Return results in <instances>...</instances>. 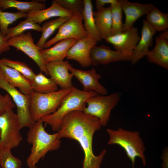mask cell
<instances>
[{
	"instance_id": "cell-30",
	"label": "cell",
	"mask_w": 168,
	"mask_h": 168,
	"mask_svg": "<svg viewBox=\"0 0 168 168\" xmlns=\"http://www.w3.org/2000/svg\"><path fill=\"white\" fill-rule=\"evenodd\" d=\"M10 148L0 146V166L1 168H21L22 162L14 157Z\"/></svg>"
},
{
	"instance_id": "cell-2",
	"label": "cell",
	"mask_w": 168,
	"mask_h": 168,
	"mask_svg": "<svg viewBox=\"0 0 168 168\" xmlns=\"http://www.w3.org/2000/svg\"><path fill=\"white\" fill-rule=\"evenodd\" d=\"M43 123L41 119L34 123L27 133V141L32 144L30 154L26 161L29 168H37L36 164L41 158H43L49 151L57 150L60 146L61 141L58 133H47Z\"/></svg>"
},
{
	"instance_id": "cell-5",
	"label": "cell",
	"mask_w": 168,
	"mask_h": 168,
	"mask_svg": "<svg viewBox=\"0 0 168 168\" xmlns=\"http://www.w3.org/2000/svg\"><path fill=\"white\" fill-rule=\"evenodd\" d=\"M71 89L72 88L61 89L47 93H39L33 91L29 95V111L32 121L34 123L54 113L59 107L63 98Z\"/></svg>"
},
{
	"instance_id": "cell-32",
	"label": "cell",
	"mask_w": 168,
	"mask_h": 168,
	"mask_svg": "<svg viewBox=\"0 0 168 168\" xmlns=\"http://www.w3.org/2000/svg\"><path fill=\"white\" fill-rule=\"evenodd\" d=\"M111 8L112 21L111 35L123 32L122 10L119 3L111 4Z\"/></svg>"
},
{
	"instance_id": "cell-12",
	"label": "cell",
	"mask_w": 168,
	"mask_h": 168,
	"mask_svg": "<svg viewBox=\"0 0 168 168\" xmlns=\"http://www.w3.org/2000/svg\"><path fill=\"white\" fill-rule=\"evenodd\" d=\"M69 70L82 84L83 91L85 92L94 91L102 95H107V90L99 82L101 76L97 73L95 69L93 68L90 70L84 71L76 69L70 64Z\"/></svg>"
},
{
	"instance_id": "cell-17",
	"label": "cell",
	"mask_w": 168,
	"mask_h": 168,
	"mask_svg": "<svg viewBox=\"0 0 168 168\" xmlns=\"http://www.w3.org/2000/svg\"><path fill=\"white\" fill-rule=\"evenodd\" d=\"M0 76L23 94L29 96L33 91L31 82L20 72L0 62Z\"/></svg>"
},
{
	"instance_id": "cell-39",
	"label": "cell",
	"mask_w": 168,
	"mask_h": 168,
	"mask_svg": "<svg viewBox=\"0 0 168 168\" xmlns=\"http://www.w3.org/2000/svg\"><path fill=\"white\" fill-rule=\"evenodd\" d=\"M0 95H1V94H0Z\"/></svg>"
},
{
	"instance_id": "cell-35",
	"label": "cell",
	"mask_w": 168,
	"mask_h": 168,
	"mask_svg": "<svg viewBox=\"0 0 168 168\" xmlns=\"http://www.w3.org/2000/svg\"><path fill=\"white\" fill-rule=\"evenodd\" d=\"M10 47L8 40L5 39L4 37L0 32V55L9 50Z\"/></svg>"
},
{
	"instance_id": "cell-31",
	"label": "cell",
	"mask_w": 168,
	"mask_h": 168,
	"mask_svg": "<svg viewBox=\"0 0 168 168\" xmlns=\"http://www.w3.org/2000/svg\"><path fill=\"white\" fill-rule=\"evenodd\" d=\"M0 62L17 70L30 82L35 75L32 69L23 62L6 58H2Z\"/></svg>"
},
{
	"instance_id": "cell-7",
	"label": "cell",
	"mask_w": 168,
	"mask_h": 168,
	"mask_svg": "<svg viewBox=\"0 0 168 168\" xmlns=\"http://www.w3.org/2000/svg\"><path fill=\"white\" fill-rule=\"evenodd\" d=\"M21 129L18 115L12 109L0 115V146L17 147L22 139Z\"/></svg>"
},
{
	"instance_id": "cell-34",
	"label": "cell",
	"mask_w": 168,
	"mask_h": 168,
	"mask_svg": "<svg viewBox=\"0 0 168 168\" xmlns=\"http://www.w3.org/2000/svg\"><path fill=\"white\" fill-rule=\"evenodd\" d=\"M16 105L8 94L0 95V115L7 111L12 109Z\"/></svg>"
},
{
	"instance_id": "cell-22",
	"label": "cell",
	"mask_w": 168,
	"mask_h": 168,
	"mask_svg": "<svg viewBox=\"0 0 168 168\" xmlns=\"http://www.w3.org/2000/svg\"><path fill=\"white\" fill-rule=\"evenodd\" d=\"M84 1V7L82 14L84 21L83 26L87 36L97 42L101 41L103 39L95 21L92 1L91 0Z\"/></svg>"
},
{
	"instance_id": "cell-19",
	"label": "cell",
	"mask_w": 168,
	"mask_h": 168,
	"mask_svg": "<svg viewBox=\"0 0 168 168\" xmlns=\"http://www.w3.org/2000/svg\"><path fill=\"white\" fill-rule=\"evenodd\" d=\"M77 40L73 38L63 39L51 48L40 50V53L45 63L63 61L70 49Z\"/></svg>"
},
{
	"instance_id": "cell-6",
	"label": "cell",
	"mask_w": 168,
	"mask_h": 168,
	"mask_svg": "<svg viewBox=\"0 0 168 168\" xmlns=\"http://www.w3.org/2000/svg\"><path fill=\"white\" fill-rule=\"evenodd\" d=\"M120 92L107 95L98 94L88 99L86 101L87 106L83 112L95 117L101 126H106L109 121L111 110L117 105L121 98Z\"/></svg>"
},
{
	"instance_id": "cell-20",
	"label": "cell",
	"mask_w": 168,
	"mask_h": 168,
	"mask_svg": "<svg viewBox=\"0 0 168 168\" xmlns=\"http://www.w3.org/2000/svg\"><path fill=\"white\" fill-rule=\"evenodd\" d=\"M74 13L61 7L54 0L49 7L43 10H34L27 13V18L36 23L40 24L45 20L55 17H72Z\"/></svg>"
},
{
	"instance_id": "cell-13",
	"label": "cell",
	"mask_w": 168,
	"mask_h": 168,
	"mask_svg": "<svg viewBox=\"0 0 168 168\" xmlns=\"http://www.w3.org/2000/svg\"><path fill=\"white\" fill-rule=\"evenodd\" d=\"M97 43L96 40L88 36L78 40L70 49L66 58L77 61L82 67H89L92 65L90 58L91 50Z\"/></svg>"
},
{
	"instance_id": "cell-27",
	"label": "cell",
	"mask_w": 168,
	"mask_h": 168,
	"mask_svg": "<svg viewBox=\"0 0 168 168\" xmlns=\"http://www.w3.org/2000/svg\"><path fill=\"white\" fill-rule=\"evenodd\" d=\"M71 17L68 16L59 17L45 22L41 27L42 34L36 44L38 47L41 49H43V46L47 39L57 29Z\"/></svg>"
},
{
	"instance_id": "cell-3",
	"label": "cell",
	"mask_w": 168,
	"mask_h": 168,
	"mask_svg": "<svg viewBox=\"0 0 168 168\" xmlns=\"http://www.w3.org/2000/svg\"><path fill=\"white\" fill-rule=\"evenodd\" d=\"M98 95L94 91L85 92L73 86L71 91L63 98L57 110L41 119L43 122L50 125L53 131L58 132L65 115L73 111L83 112L86 107V100Z\"/></svg>"
},
{
	"instance_id": "cell-10",
	"label": "cell",
	"mask_w": 168,
	"mask_h": 168,
	"mask_svg": "<svg viewBox=\"0 0 168 168\" xmlns=\"http://www.w3.org/2000/svg\"><path fill=\"white\" fill-rule=\"evenodd\" d=\"M8 41L10 46L14 47L17 50L24 52L35 63L41 72L49 75L40 52L41 49L34 43L30 32L23 33L11 38Z\"/></svg>"
},
{
	"instance_id": "cell-29",
	"label": "cell",
	"mask_w": 168,
	"mask_h": 168,
	"mask_svg": "<svg viewBox=\"0 0 168 168\" xmlns=\"http://www.w3.org/2000/svg\"><path fill=\"white\" fill-rule=\"evenodd\" d=\"M27 17V13L19 11L15 12H5L0 8V32L5 37L10 25L19 19Z\"/></svg>"
},
{
	"instance_id": "cell-26",
	"label": "cell",
	"mask_w": 168,
	"mask_h": 168,
	"mask_svg": "<svg viewBox=\"0 0 168 168\" xmlns=\"http://www.w3.org/2000/svg\"><path fill=\"white\" fill-rule=\"evenodd\" d=\"M146 21L156 31H163L168 28V14L154 6L147 15Z\"/></svg>"
},
{
	"instance_id": "cell-8",
	"label": "cell",
	"mask_w": 168,
	"mask_h": 168,
	"mask_svg": "<svg viewBox=\"0 0 168 168\" xmlns=\"http://www.w3.org/2000/svg\"><path fill=\"white\" fill-rule=\"evenodd\" d=\"M83 21L81 13H74L71 18L58 28V31L55 36L46 41L43 49H48L63 39L73 38L79 40L87 36L83 27Z\"/></svg>"
},
{
	"instance_id": "cell-16",
	"label": "cell",
	"mask_w": 168,
	"mask_h": 168,
	"mask_svg": "<svg viewBox=\"0 0 168 168\" xmlns=\"http://www.w3.org/2000/svg\"><path fill=\"white\" fill-rule=\"evenodd\" d=\"M118 1L126 16L125 22L123 25V32L131 28L138 18L147 15L154 6L151 3H133L127 0Z\"/></svg>"
},
{
	"instance_id": "cell-23",
	"label": "cell",
	"mask_w": 168,
	"mask_h": 168,
	"mask_svg": "<svg viewBox=\"0 0 168 168\" xmlns=\"http://www.w3.org/2000/svg\"><path fill=\"white\" fill-rule=\"evenodd\" d=\"M93 14L102 39H105L111 36L112 21L110 7H103L93 12Z\"/></svg>"
},
{
	"instance_id": "cell-28",
	"label": "cell",
	"mask_w": 168,
	"mask_h": 168,
	"mask_svg": "<svg viewBox=\"0 0 168 168\" xmlns=\"http://www.w3.org/2000/svg\"><path fill=\"white\" fill-rule=\"evenodd\" d=\"M32 30L42 32V29L39 24L33 21L26 18L21 21L17 25L12 27L9 28L5 39L8 40L12 37L20 35L28 30Z\"/></svg>"
},
{
	"instance_id": "cell-15",
	"label": "cell",
	"mask_w": 168,
	"mask_h": 168,
	"mask_svg": "<svg viewBox=\"0 0 168 168\" xmlns=\"http://www.w3.org/2000/svg\"><path fill=\"white\" fill-rule=\"evenodd\" d=\"M68 61L49 62L45 63L49 75L63 89L71 88L73 87L72 80L74 77L69 72L70 65Z\"/></svg>"
},
{
	"instance_id": "cell-36",
	"label": "cell",
	"mask_w": 168,
	"mask_h": 168,
	"mask_svg": "<svg viewBox=\"0 0 168 168\" xmlns=\"http://www.w3.org/2000/svg\"><path fill=\"white\" fill-rule=\"evenodd\" d=\"M118 2V0H96V7L97 10L104 7L105 4H113Z\"/></svg>"
},
{
	"instance_id": "cell-33",
	"label": "cell",
	"mask_w": 168,
	"mask_h": 168,
	"mask_svg": "<svg viewBox=\"0 0 168 168\" xmlns=\"http://www.w3.org/2000/svg\"><path fill=\"white\" fill-rule=\"evenodd\" d=\"M64 8L75 13H82L84 7V0H54Z\"/></svg>"
},
{
	"instance_id": "cell-14",
	"label": "cell",
	"mask_w": 168,
	"mask_h": 168,
	"mask_svg": "<svg viewBox=\"0 0 168 168\" xmlns=\"http://www.w3.org/2000/svg\"><path fill=\"white\" fill-rule=\"evenodd\" d=\"M132 55L124 54L117 50H112L104 44L94 46L90 52L92 65L107 64L111 63L121 61H131Z\"/></svg>"
},
{
	"instance_id": "cell-25",
	"label": "cell",
	"mask_w": 168,
	"mask_h": 168,
	"mask_svg": "<svg viewBox=\"0 0 168 168\" xmlns=\"http://www.w3.org/2000/svg\"><path fill=\"white\" fill-rule=\"evenodd\" d=\"M31 86L33 91L39 93H47L58 90L56 83L50 78L47 77L41 72L35 74L31 82Z\"/></svg>"
},
{
	"instance_id": "cell-1",
	"label": "cell",
	"mask_w": 168,
	"mask_h": 168,
	"mask_svg": "<svg viewBox=\"0 0 168 168\" xmlns=\"http://www.w3.org/2000/svg\"><path fill=\"white\" fill-rule=\"evenodd\" d=\"M101 126L97 118L81 111L70 112L62 119L57 132L58 137L75 140L79 142L84 155L82 168H100L106 150L104 149L99 155H95L92 142L94 133Z\"/></svg>"
},
{
	"instance_id": "cell-4",
	"label": "cell",
	"mask_w": 168,
	"mask_h": 168,
	"mask_svg": "<svg viewBox=\"0 0 168 168\" xmlns=\"http://www.w3.org/2000/svg\"><path fill=\"white\" fill-rule=\"evenodd\" d=\"M107 131L109 137L108 144L117 145L123 148L131 161L132 168H134L136 159L138 157L141 159L143 166H145V147L139 132L121 128L117 130L108 128Z\"/></svg>"
},
{
	"instance_id": "cell-38",
	"label": "cell",
	"mask_w": 168,
	"mask_h": 168,
	"mask_svg": "<svg viewBox=\"0 0 168 168\" xmlns=\"http://www.w3.org/2000/svg\"><path fill=\"white\" fill-rule=\"evenodd\" d=\"M159 36L160 38L167 40L168 39V30H166L162 31V33L159 34Z\"/></svg>"
},
{
	"instance_id": "cell-18",
	"label": "cell",
	"mask_w": 168,
	"mask_h": 168,
	"mask_svg": "<svg viewBox=\"0 0 168 168\" xmlns=\"http://www.w3.org/2000/svg\"><path fill=\"white\" fill-rule=\"evenodd\" d=\"M156 32L145 20H143L141 37L132 54L130 61L132 65L147 55L149 51V48L153 44V37Z\"/></svg>"
},
{
	"instance_id": "cell-11",
	"label": "cell",
	"mask_w": 168,
	"mask_h": 168,
	"mask_svg": "<svg viewBox=\"0 0 168 168\" xmlns=\"http://www.w3.org/2000/svg\"><path fill=\"white\" fill-rule=\"evenodd\" d=\"M140 38L138 28L132 26L125 31L108 37L105 40L112 44L116 50L132 55Z\"/></svg>"
},
{
	"instance_id": "cell-21",
	"label": "cell",
	"mask_w": 168,
	"mask_h": 168,
	"mask_svg": "<svg viewBox=\"0 0 168 168\" xmlns=\"http://www.w3.org/2000/svg\"><path fill=\"white\" fill-rule=\"evenodd\" d=\"M154 48L147 55L148 61L168 69V42L167 40L157 36Z\"/></svg>"
},
{
	"instance_id": "cell-9",
	"label": "cell",
	"mask_w": 168,
	"mask_h": 168,
	"mask_svg": "<svg viewBox=\"0 0 168 168\" xmlns=\"http://www.w3.org/2000/svg\"><path fill=\"white\" fill-rule=\"evenodd\" d=\"M0 88L7 92L16 106L21 129L25 127L30 128L34 123L29 111L30 96L22 93L16 88L10 85L1 76Z\"/></svg>"
},
{
	"instance_id": "cell-24",
	"label": "cell",
	"mask_w": 168,
	"mask_h": 168,
	"mask_svg": "<svg viewBox=\"0 0 168 168\" xmlns=\"http://www.w3.org/2000/svg\"><path fill=\"white\" fill-rule=\"evenodd\" d=\"M45 3L36 1L22 2L16 0H0V8L5 10L10 8H14L19 12L27 13L34 10H43L46 8Z\"/></svg>"
},
{
	"instance_id": "cell-37",
	"label": "cell",
	"mask_w": 168,
	"mask_h": 168,
	"mask_svg": "<svg viewBox=\"0 0 168 168\" xmlns=\"http://www.w3.org/2000/svg\"><path fill=\"white\" fill-rule=\"evenodd\" d=\"M168 149H166L163 151L164 153L162 154V159L163 162L162 164V168H168Z\"/></svg>"
}]
</instances>
